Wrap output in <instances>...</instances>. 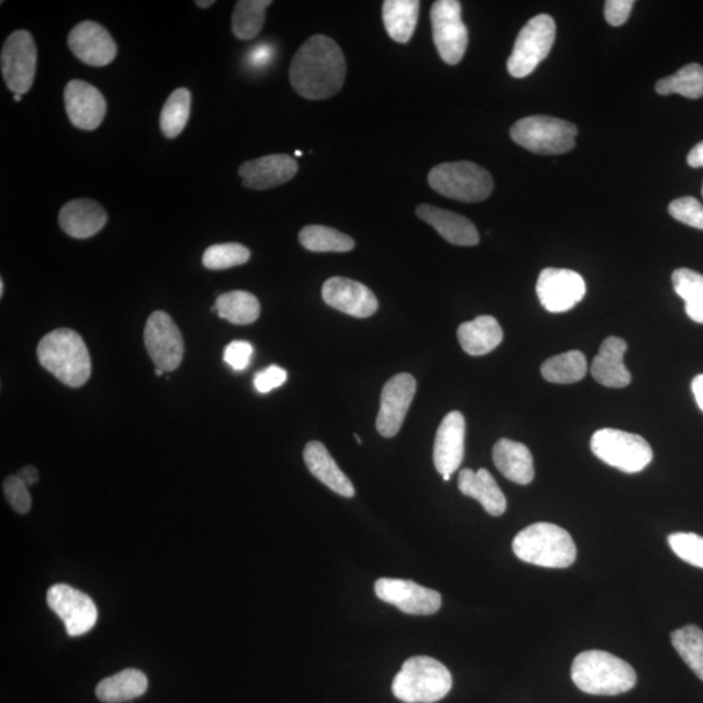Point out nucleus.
<instances>
[{"label": "nucleus", "mask_w": 703, "mask_h": 703, "mask_svg": "<svg viewBox=\"0 0 703 703\" xmlns=\"http://www.w3.org/2000/svg\"><path fill=\"white\" fill-rule=\"evenodd\" d=\"M347 64L342 48L322 34L304 42L290 62L289 80L297 95L319 101L343 88Z\"/></svg>", "instance_id": "nucleus-1"}, {"label": "nucleus", "mask_w": 703, "mask_h": 703, "mask_svg": "<svg viewBox=\"0 0 703 703\" xmlns=\"http://www.w3.org/2000/svg\"><path fill=\"white\" fill-rule=\"evenodd\" d=\"M37 356L40 364L69 387H81L91 375L87 344L70 329H58L42 338Z\"/></svg>", "instance_id": "nucleus-2"}, {"label": "nucleus", "mask_w": 703, "mask_h": 703, "mask_svg": "<svg viewBox=\"0 0 703 703\" xmlns=\"http://www.w3.org/2000/svg\"><path fill=\"white\" fill-rule=\"evenodd\" d=\"M571 674L580 691L593 695H619L637 683L634 667L601 650L581 652L573 660Z\"/></svg>", "instance_id": "nucleus-3"}, {"label": "nucleus", "mask_w": 703, "mask_h": 703, "mask_svg": "<svg viewBox=\"0 0 703 703\" xmlns=\"http://www.w3.org/2000/svg\"><path fill=\"white\" fill-rule=\"evenodd\" d=\"M513 549L523 562L545 568H568L578 558L570 532L551 523L532 524L518 532Z\"/></svg>", "instance_id": "nucleus-4"}, {"label": "nucleus", "mask_w": 703, "mask_h": 703, "mask_svg": "<svg viewBox=\"0 0 703 703\" xmlns=\"http://www.w3.org/2000/svg\"><path fill=\"white\" fill-rule=\"evenodd\" d=\"M451 688L449 669L430 657L408 659L393 683L395 697L406 703H435L444 699Z\"/></svg>", "instance_id": "nucleus-5"}, {"label": "nucleus", "mask_w": 703, "mask_h": 703, "mask_svg": "<svg viewBox=\"0 0 703 703\" xmlns=\"http://www.w3.org/2000/svg\"><path fill=\"white\" fill-rule=\"evenodd\" d=\"M428 182L437 194L466 204L485 201L494 189L487 169L468 161L440 163L431 168Z\"/></svg>", "instance_id": "nucleus-6"}, {"label": "nucleus", "mask_w": 703, "mask_h": 703, "mask_svg": "<svg viewBox=\"0 0 703 703\" xmlns=\"http://www.w3.org/2000/svg\"><path fill=\"white\" fill-rule=\"evenodd\" d=\"M578 133V127L567 120L543 116L520 119L509 131L517 145L542 155L571 152Z\"/></svg>", "instance_id": "nucleus-7"}, {"label": "nucleus", "mask_w": 703, "mask_h": 703, "mask_svg": "<svg viewBox=\"0 0 703 703\" xmlns=\"http://www.w3.org/2000/svg\"><path fill=\"white\" fill-rule=\"evenodd\" d=\"M591 449L603 463L629 474L642 472L652 460L651 447L642 437L617 429L595 431Z\"/></svg>", "instance_id": "nucleus-8"}, {"label": "nucleus", "mask_w": 703, "mask_h": 703, "mask_svg": "<svg viewBox=\"0 0 703 703\" xmlns=\"http://www.w3.org/2000/svg\"><path fill=\"white\" fill-rule=\"evenodd\" d=\"M557 37V24L550 15H537L518 33L507 68L510 76L524 78L549 56Z\"/></svg>", "instance_id": "nucleus-9"}, {"label": "nucleus", "mask_w": 703, "mask_h": 703, "mask_svg": "<svg viewBox=\"0 0 703 703\" xmlns=\"http://www.w3.org/2000/svg\"><path fill=\"white\" fill-rule=\"evenodd\" d=\"M432 40L440 58L450 66L463 61L468 47V30L458 0H438L430 11Z\"/></svg>", "instance_id": "nucleus-10"}, {"label": "nucleus", "mask_w": 703, "mask_h": 703, "mask_svg": "<svg viewBox=\"0 0 703 703\" xmlns=\"http://www.w3.org/2000/svg\"><path fill=\"white\" fill-rule=\"evenodd\" d=\"M3 80L13 94L26 95L33 87L37 70V46L28 31L13 32L0 54Z\"/></svg>", "instance_id": "nucleus-11"}, {"label": "nucleus", "mask_w": 703, "mask_h": 703, "mask_svg": "<svg viewBox=\"0 0 703 703\" xmlns=\"http://www.w3.org/2000/svg\"><path fill=\"white\" fill-rule=\"evenodd\" d=\"M145 347L156 369L174 372L184 356V342L174 319L165 311H154L145 326Z\"/></svg>", "instance_id": "nucleus-12"}, {"label": "nucleus", "mask_w": 703, "mask_h": 703, "mask_svg": "<svg viewBox=\"0 0 703 703\" xmlns=\"http://www.w3.org/2000/svg\"><path fill=\"white\" fill-rule=\"evenodd\" d=\"M47 605L61 617L70 637L88 634L98 620V609L94 600L66 584H56L48 589Z\"/></svg>", "instance_id": "nucleus-13"}, {"label": "nucleus", "mask_w": 703, "mask_h": 703, "mask_svg": "<svg viewBox=\"0 0 703 703\" xmlns=\"http://www.w3.org/2000/svg\"><path fill=\"white\" fill-rule=\"evenodd\" d=\"M586 294L584 278L573 270L545 268L537 282V295L542 307L550 312L573 309Z\"/></svg>", "instance_id": "nucleus-14"}, {"label": "nucleus", "mask_w": 703, "mask_h": 703, "mask_svg": "<svg viewBox=\"0 0 703 703\" xmlns=\"http://www.w3.org/2000/svg\"><path fill=\"white\" fill-rule=\"evenodd\" d=\"M374 591L381 601L409 615H432L442 606V596L438 592L414 581L380 579Z\"/></svg>", "instance_id": "nucleus-15"}, {"label": "nucleus", "mask_w": 703, "mask_h": 703, "mask_svg": "<svg viewBox=\"0 0 703 703\" xmlns=\"http://www.w3.org/2000/svg\"><path fill=\"white\" fill-rule=\"evenodd\" d=\"M415 395L416 380L410 374H397L386 383L376 417V430L382 437L393 438L400 431Z\"/></svg>", "instance_id": "nucleus-16"}, {"label": "nucleus", "mask_w": 703, "mask_h": 703, "mask_svg": "<svg viewBox=\"0 0 703 703\" xmlns=\"http://www.w3.org/2000/svg\"><path fill=\"white\" fill-rule=\"evenodd\" d=\"M68 46L78 61L91 67L109 66L118 54L111 34L95 21L77 24L68 34Z\"/></svg>", "instance_id": "nucleus-17"}, {"label": "nucleus", "mask_w": 703, "mask_h": 703, "mask_svg": "<svg viewBox=\"0 0 703 703\" xmlns=\"http://www.w3.org/2000/svg\"><path fill=\"white\" fill-rule=\"evenodd\" d=\"M67 116L78 130L95 131L102 124L108 103L101 91L94 85L73 80L64 89Z\"/></svg>", "instance_id": "nucleus-18"}, {"label": "nucleus", "mask_w": 703, "mask_h": 703, "mask_svg": "<svg viewBox=\"0 0 703 703\" xmlns=\"http://www.w3.org/2000/svg\"><path fill=\"white\" fill-rule=\"evenodd\" d=\"M322 297L329 307L356 318H367L378 310V300L364 284L333 276L323 284Z\"/></svg>", "instance_id": "nucleus-19"}, {"label": "nucleus", "mask_w": 703, "mask_h": 703, "mask_svg": "<svg viewBox=\"0 0 703 703\" xmlns=\"http://www.w3.org/2000/svg\"><path fill=\"white\" fill-rule=\"evenodd\" d=\"M465 418L458 410L450 411L440 422L437 431L435 453V465L437 471L443 475L457 472L463 463L465 453Z\"/></svg>", "instance_id": "nucleus-20"}, {"label": "nucleus", "mask_w": 703, "mask_h": 703, "mask_svg": "<svg viewBox=\"0 0 703 703\" xmlns=\"http://www.w3.org/2000/svg\"><path fill=\"white\" fill-rule=\"evenodd\" d=\"M298 172L297 162L287 154L262 156L243 163L239 175L245 188L265 190L293 180Z\"/></svg>", "instance_id": "nucleus-21"}, {"label": "nucleus", "mask_w": 703, "mask_h": 703, "mask_svg": "<svg viewBox=\"0 0 703 703\" xmlns=\"http://www.w3.org/2000/svg\"><path fill=\"white\" fill-rule=\"evenodd\" d=\"M416 215L453 245L474 246L480 243V234L472 220L457 212L422 204L417 206Z\"/></svg>", "instance_id": "nucleus-22"}, {"label": "nucleus", "mask_w": 703, "mask_h": 703, "mask_svg": "<svg viewBox=\"0 0 703 703\" xmlns=\"http://www.w3.org/2000/svg\"><path fill=\"white\" fill-rule=\"evenodd\" d=\"M627 350L625 340L616 337H609L601 344L592 364L593 378L600 385L608 388H624L629 385L631 375L624 364Z\"/></svg>", "instance_id": "nucleus-23"}, {"label": "nucleus", "mask_w": 703, "mask_h": 703, "mask_svg": "<svg viewBox=\"0 0 703 703\" xmlns=\"http://www.w3.org/2000/svg\"><path fill=\"white\" fill-rule=\"evenodd\" d=\"M108 223V212L94 200H74L59 212L61 229L75 239L94 238Z\"/></svg>", "instance_id": "nucleus-24"}, {"label": "nucleus", "mask_w": 703, "mask_h": 703, "mask_svg": "<svg viewBox=\"0 0 703 703\" xmlns=\"http://www.w3.org/2000/svg\"><path fill=\"white\" fill-rule=\"evenodd\" d=\"M459 488L461 494L479 501L488 515L502 516L506 513V496L486 469H479L477 472L463 469L459 474Z\"/></svg>", "instance_id": "nucleus-25"}, {"label": "nucleus", "mask_w": 703, "mask_h": 703, "mask_svg": "<svg viewBox=\"0 0 703 703\" xmlns=\"http://www.w3.org/2000/svg\"><path fill=\"white\" fill-rule=\"evenodd\" d=\"M496 469L509 481L518 485H529L535 480V464L528 447L503 438L493 449Z\"/></svg>", "instance_id": "nucleus-26"}, {"label": "nucleus", "mask_w": 703, "mask_h": 703, "mask_svg": "<svg viewBox=\"0 0 703 703\" xmlns=\"http://www.w3.org/2000/svg\"><path fill=\"white\" fill-rule=\"evenodd\" d=\"M304 460L309 472L323 485L344 498H353L354 487L351 480L338 466L336 460L321 442L308 443L304 450Z\"/></svg>", "instance_id": "nucleus-27"}, {"label": "nucleus", "mask_w": 703, "mask_h": 703, "mask_svg": "<svg viewBox=\"0 0 703 703\" xmlns=\"http://www.w3.org/2000/svg\"><path fill=\"white\" fill-rule=\"evenodd\" d=\"M461 348L471 356H484L499 347L503 340L501 325L492 316H481L465 322L458 330Z\"/></svg>", "instance_id": "nucleus-28"}, {"label": "nucleus", "mask_w": 703, "mask_h": 703, "mask_svg": "<svg viewBox=\"0 0 703 703\" xmlns=\"http://www.w3.org/2000/svg\"><path fill=\"white\" fill-rule=\"evenodd\" d=\"M421 3L418 0H386L382 18L391 40L407 44L416 31Z\"/></svg>", "instance_id": "nucleus-29"}, {"label": "nucleus", "mask_w": 703, "mask_h": 703, "mask_svg": "<svg viewBox=\"0 0 703 703\" xmlns=\"http://www.w3.org/2000/svg\"><path fill=\"white\" fill-rule=\"evenodd\" d=\"M147 689V678L139 670H124L106 678L96 688L99 701L120 703L140 697Z\"/></svg>", "instance_id": "nucleus-30"}, {"label": "nucleus", "mask_w": 703, "mask_h": 703, "mask_svg": "<svg viewBox=\"0 0 703 703\" xmlns=\"http://www.w3.org/2000/svg\"><path fill=\"white\" fill-rule=\"evenodd\" d=\"M220 318L234 325H251L261 315L259 298L246 290H232L217 298L216 308Z\"/></svg>", "instance_id": "nucleus-31"}, {"label": "nucleus", "mask_w": 703, "mask_h": 703, "mask_svg": "<svg viewBox=\"0 0 703 703\" xmlns=\"http://www.w3.org/2000/svg\"><path fill=\"white\" fill-rule=\"evenodd\" d=\"M272 0H240L234 6L232 33L241 41H250L260 34L266 21V10Z\"/></svg>", "instance_id": "nucleus-32"}, {"label": "nucleus", "mask_w": 703, "mask_h": 703, "mask_svg": "<svg viewBox=\"0 0 703 703\" xmlns=\"http://www.w3.org/2000/svg\"><path fill=\"white\" fill-rule=\"evenodd\" d=\"M587 361L580 351H568L543 362L541 373L547 382L571 385L585 378Z\"/></svg>", "instance_id": "nucleus-33"}, {"label": "nucleus", "mask_w": 703, "mask_h": 703, "mask_svg": "<svg viewBox=\"0 0 703 703\" xmlns=\"http://www.w3.org/2000/svg\"><path fill=\"white\" fill-rule=\"evenodd\" d=\"M298 240L310 252L344 253L354 250V240L348 234L326 226H307L298 233Z\"/></svg>", "instance_id": "nucleus-34"}, {"label": "nucleus", "mask_w": 703, "mask_h": 703, "mask_svg": "<svg viewBox=\"0 0 703 703\" xmlns=\"http://www.w3.org/2000/svg\"><path fill=\"white\" fill-rule=\"evenodd\" d=\"M674 293L685 301V312L692 321L703 323V275L691 268H678L672 274Z\"/></svg>", "instance_id": "nucleus-35"}, {"label": "nucleus", "mask_w": 703, "mask_h": 703, "mask_svg": "<svg viewBox=\"0 0 703 703\" xmlns=\"http://www.w3.org/2000/svg\"><path fill=\"white\" fill-rule=\"evenodd\" d=\"M660 96L680 95L691 99L703 97V67L700 64H688L677 74L664 77L656 85Z\"/></svg>", "instance_id": "nucleus-36"}, {"label": "nucleus", "mask_w": 703, "mask_h": 703, "mask_svg": "<svg viewBox=\"0 0 703 703\" xmlns=\"http://www.w3.org/2000/svg\"><path fill=\"white\" fill-rule=\"evenodd\" d=\"M191 95L179 88L168 97L161 112V130L167 139H176L187 127L190 117Z\"/></svg>", "instance_id": "nucleus-37"}, {"label": "nucleus", "mask_w": 703, "mask_h": 703, "mask_svg": "<svg viewBox=\"0 0 703 703\" xmlns=\"http://www.w3.org/2000/svg\"><path fill=\"white\" fill-rule=\"evenodd\" d=\"M671 641L689 669L703 681V630L697 625H685L672 631Z\"/></svg>", "instance_id": "nucleus-38"}, {"label": "nucleus", "mask_w": 703, "mask_h": 703, "mask_svg": "<svg viewBox=\"0 0 703 703\" xmlns=\"http://www.w3.org/2000/svg\"><path fill=\"white\" fill-rule=\"evenodd\" d=\"M251 252L246 246L237 243L216 244L205 251L202 264L209 270H226L246 264Z\"/></svg>", "instance_id": "nucleus-39"}, {"label": "nucleus", "mask_w": 703, "mask_h": 703, "mask_svg": "<svg viewBox=\"0 0 703 703\" xmlns=\"http://www.w3.org/2000/svg\"><path fill=\"white\" fill-rule=\"evenodd\" d=\"M669 545L681 560L703 570V537L695 532H673Z\"/></svg>", "instance_id": "nucleus-40"}, {"label": "nucleus", "mask_w": 703, "mask_h": 703, "mask_svg": "<svg viewBox=\"0 0 703 703\" xmlns=\"http://www.w3.org/2000/svg\"><path fill=\"white\" fill-rule=\"evenodd\" d=\"M672 218L694 229L703 230V205L694 197H681L669 206Z\"/></svg>", "instance_id": "nucleus-41"}, {"label": "nucleus", "mask_w": 703, "mask_h": 703, "mask_svg": "<svg viewBox=\"0 0 703 703\" xmlns=\"http://www.w3.org/2000/svg\"><path fill=\"white\" fill-rule=\"evenodd\" d=\"M3 492L10 506L21 515L30 513L32 507V498L30 490L21 481L18 475H10L3 482Z\"/></svg>", "instance_id": "nucleus-42"}, {"label": "nucleus", "mask_w": 703, "mask_h": 703, "mask_svg": "<svg viewBox=\"0 0 703 703\" xmlns=\"http://www.w3.org/2000/svg\"><path fill=\"white\" fill-rule=\"evenodd\" d=\"M252 356L253 347L251 343L244 342V340H234L226 347L223 359L233 371L240 372L250 366Z\"/></svg>", "instance_id": "nucleus-43"}, {"label": "nucleus", "mask_w": 703, "mask_h": 703, "mask_svg": "<svg viewBox=\"0 0 703 703\" xmlns=\"http://www.w3.org/2000/svg\"><path fill=\"white\" fill-rule=\"evenodd\" d=\"M287 372L279 366H270L265 371L255 374L254 387L261 394H268L270 391L278 388L287 381Z\"/></svg>", "instance_id": "nucleus-44"}, {"label": "nucleus", "mask_w": 703, "mask_h": 703, "mask_svg": "<svg viewBox=\"0 0 703 703\" xmlns=\"http://www.w3.org/2000/svg\"><path fill=\"white\" fill-rule=\"evenodd\" d=\"M634 6V0H607L605 4L607 23L613 26H620L627 23Z\"/></svg>", "instance_id": "nucleus-45"}, {"label": "nucleus", "mask_w": 703, "mask_h": 703, "mask_svg": "<svg viewBox=\"0 0 703 703\" xmlns=\"http://www.w3.org/2000/svg\"><path fill=\"white\" fill-rule=\"evenodd\" d=\"M18 477L24 482L28 487L37 484L40 480V474L37 469L32 465H26L23 469H20V472L17 474Z\"/></svg>", "instance_id": "nucleus-46"}, {"label": "nucleus", "mask_w": 703, "mask_h": 703, "mask_svg": "<svg viewBox=\"0 0 703 703\" xmlns=\"http://www.w3.org/2000/svg\"><path fill=\"white\" fill-rule=\"evenodd\" d=\"M688 165L693 168L703 167V141L695 145L688 154Z\"/></svg>", "instance_id": "nucleus-47"}, {"label": "nucleus", "mask_w": 703, "mask_h": 703, "mask_svg": "<svg viewBox=\"0 0 703 703\" xmlns=\"http://www.w3.org/2000/svg\"><path fill=\"white\" fill-rule=\"evenodd\" d=\"M692 391L699 407L703 411V374L695 376L692 382Z\"/></svg>", "instance_id": "nucleus-48"}, {"label": "nucleus", "mask_w": 703, "mask_h": 703, "mask_svg": "<svg viewBox=\"0 0 703 703\" xmlns=\"http://www.w3.org/2000/svg\"><path fill=\"white\" fill-rule=\"evenodd\" d=\"M195 3L200 7V9H209V7L216 4L215 0H208V2H204V0H196Z\"/></svg>", "instance_id": "nucleus-49"}, {"label": "nucleus", "mask_w": 703, "mask_h": 703, "mask_svg": "<svg viewBox=\"0 0 703 703\" xmlns=\"http://www.w3.org/2000/svg\"><path fill=\"white\" fill-rule=\"evenodd\" d=\"M4 294V283L3 281H0V296H3Z\"/></svg>", "instance_id": "nucleus-50"}, {"label": "nucleus", "mask_w": 703, "mask_h": 703, "mask_svg": "<svg viewBox=\"0 0 703 703\" xmlns=\"http://www.w3.org/2000/svg\"><path fill=\"white\" fill-rule=\"evenodd\" d=\"M163 373H165V372L161 371V369H156V371H155V375L156 376H161V375H163Z\"/></svg>", "instance_id": "nucleus-51"}, {"label": "nucleus", "mask_w": 703, "mask_h": 703, "mask_svg": "<svg viewBox=\"0 0 703 703\" xmlns=\"http://www.w3.org/2000/svg\"><path fill=\"white\" fill-rule=\"evenodd\" d=\"M354 437H356V440H358L359 444H361L362 443L361 438L358 435H354Z\"/></svg>", "instance_id": "nucleus-52"}, {"label": "nucleus", "mask_w": 703, "mask_h": 703, "mask_svg": "<svg viewBox=\"0 0 703 703\" xmlns=\"http://www.w3.org/2000/svg\"><path fill=\"white\" fill-rule=\"evenodd\" d=\"M15 101L20 102L21 101V96L15 95Z\"/></svg>", "instance_id": "nucleus-53"}, {"label": "nucleus", "mask_w": 703, "mask_h": 703, "mask_svg": "<svg viewBox=\"0 0 703 703\" xmlns=\"http://www.w3.org/2000/svg\"><path fill=\"white\" fill-rule=\"evenodd\" d=\"M450 479H451L450 475H444L443 477L444 481H450Z\"/></svg>", "instance_id": "nucleus-54"}, {"label": "nucleus", "mask_w": 703, "mask_h": 703, "mask_svg": "<svg viewBox=\"0 0 703 703\" xmlns=\"http://www.w3.org/2000/svg\"><path fill=\"white\" fill-rule=\"evenodd\" d=\"M296 155H297V156H301V155H303V153H301L300 151H297V152H296Z\"/></svg>", "instance_id": "nucleus-55"}, {"label": "nucleus", "mask_w": 703, "mask_h": 703, "mask_svg": "<svg viewBox=\"0 0 703 703\" xmlns=\"http://www.w3.org/2000/svg\"><path fill=\"white\" fill-rule=\"evenodd\" d=\"M702 195H703V187H702Z\"/></svg>", "instance_id": "nucleus-56"}]
</instances>
